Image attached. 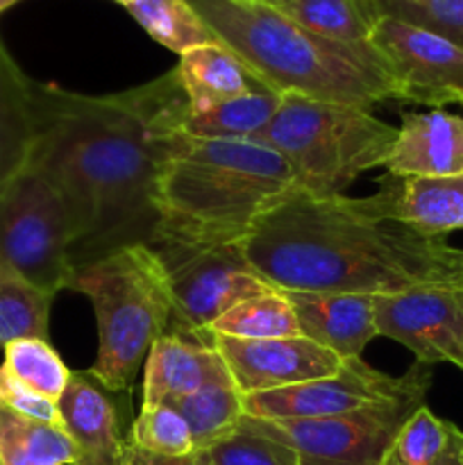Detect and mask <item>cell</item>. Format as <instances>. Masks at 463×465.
<instances>
[{"label": "cell", "mask_w": 463, "mask_h": 465, "mask_svg": "<svg viewBox=\"0 0 463 465\" xmlns=\"http://www.w3.org/2000/svg\"><path fill=\"white\" fill-rule=\"evenodd\" d=\"M461 459H463V450H461Z\"/></svg>", "instance_id": "f35d334b"}, {"label": "cell", "mask_w": 463, "mask_h": 465, "mask_svg": "<svg viewBox=\"0 0 463 465\" xmlns=\"http://www.w3.org/2000/svg\"><path fill=\"white\" fill-rule=\"evenodd\" d=\"M386 180L402 221L438 236L463 230V175L393 177L386 173Z\"/></svg>", "instance_id": "ffe728a7"}, {"label": "cell", "mask_w": 463, "mask_h": 465, "mask_svg": "<svg viewBox=\"0 0 463 465\" xmlns=\"http://www.w3.org/2000/svg\"><path fill=\"white\" fill-rule=\"evenodd\" d=\"M302 336L331 350L336 357L361 359L377 336L375 295L334 291H284Z\"/></svg>", "instance_id": "2e32d148"}, {"label": "cell", "mask_w": 463, "mask_h": 465, "mask_svg": "<svg viewBox=\"0 0 463 465\" xmlns=\"http://www.w3.org/2000/svg\"><path fill=\"white\" fill-rule=\"evenodd\" d=\"M427 393L311 420H261L245 416L241 430L289 445L304 465H379L381 454Z\"/></svg>", "instance_id": "ba28073f"}, {"label": "cell", "mask_w": 463, "mask_h": 465, "mask_svg": "<svg viewBox=\"0 0 463 465\" xmlns=\"http://www.w3.org/2000/svg\"><path fill=\"white\" fill-rule=\"evenodd\" d=\"M18 3H23V0H0V14L7 12V9H12L14 5H18Z\"/></svg>", "instance_id": "8d00e7d4"}, {"label": "cell", "mask_w": 463, "mask_h": 465, "mask_svg": "<svg viewBox=\"0 0 463 465\" xmlns=\"http://www.w3.org/2000/svg\"><path fill=\"white\" fill-rule=\"evenodd\" d=\"M0 402H3L5 407L14 409V411L23 413V416L36 418V420L44 422H53V425H62L57 402L44 398V395L32 391L27 384H23V381L18 380V377H14L3 363H0Z\"/></svg>", "instance_id": "d6a6232c"}, {"label": "cell", "mask_w": 463, "mask_h": 465, "mask_svg": "<svg viewBox=\"0 0 463 465\" xmlns=\"http://www.w3.org/2000/svg\"><path fill=\"white\" fill-rule=\"evenodd\" d=\"M172 293V322L193 331L209 327L236 304L272 291L252 271L239 245L207 250H154Z\"/></svg>", "instance_id": "30bf717a"}, {"label": "cell", "mask_w": 463, "mask_h": 465, "mask_svg": "<svg viewBox=\"0 0 463 465\" xmlns=\"http://www.w3.org/2000/svg\"><path fill=\"white\" fill-rule=\"evenodd\" d=\"M232 375L213 345L212 331L171 327L150 348L143 363V407L175 402Z\"/></svg>", "instance_id": "5bb4252c"}, {"label": "cell", "mask_w": 463, "mask_h": 465, "mask_svg": "<svg viewBox=\"0 0 463 465\" xmlns=\"http://www.w3.org/2000/svg\"><path fill=\"white\" fill-rule=\"evenodd\" d=\"M3 366L44 398L57 402L71 372L48 339H16L3 348Z\"/></svg>", "instance_id": "f1b7e54d"}, {"label": "cell", "mask_w": 463, "mask_h": 465, "mask_svg": "<svg viewBox=\"0 0 463 465\" xmlns=\"http://www.w3.org/2000/svg\"><path fill=\"white\" fill-rule=\"evenodd\" d=\"M461 450H463V431L458 430L457 436H454L452 445H449V450H448V452H445V457L440 459L438 465H463Z\"/></svg>", "instance_id": "e575fe53"}, {"label": "cell", "mask_w": 463, "mask_h": 465, "mask_svg": "<svg viewBox=\"0 0 463 465\" xmlns=\"http://www.w3.org/2000/svg\"><path fill=\"white\" fill-rule=\"evenodd\" d=\"M113 3H118V5H123V7H127V5H132V3H134V0H113Z\"/></svg>", "instance_id": "74e56055"}, {"label": "cell", "mask_w": 463, "mask_h": 465, "mask_svg": "<svg viewBox=\"0 0 463 465\" xmlns=\"http://www.w3.org/2000/svg\"><path fill=\"white\" fill-rule=\"evenodd\" d=\"M377 336L411 350L425 366L449 363L463 372V286H418L375 295Z\"/></svg>", "instance_id": "7c38bea8"}, {"label": "cell", "mask_w": 463, "mask_h": 465, "mask_svg": "<svg viewBox=\"0 0 463 465\" xmlns=\"http://www.w3.org/2000/svg\"><path fill=\"white\" fill-rule=\"evenodd\" d=\"M239 250L277 291L393 295L463 286V250L402 221L386 175L366 198L293 191Z\"/></svg>", "instance_id": "7a4b0ae2"}, {"label": "cell", "mask_w": 463, "mask_h": 465, "mask_svg": "<svg viewBox=\"0 0 463 465\" xmlns=\"http://www.w3.org/2000/svg\"><path fill=\"white\" fill-rule=\"evenodd\" d=\"M431 366L416 361L404 375H386L363 359H345L334 375L266 393L243 395L245 416L261 420H311L427 393Z\"/></svg>", "instance_id": "9c48e42d"}, {"label": "cell", "mask_w": 463, "mask_h": 465, "mask_svg": "<svg viewBox=\"0 0 463 465\" xmlns=\"http://www.w3.org/2000/svg\"><path fill=\"white\" fill-rule=\"evenodd\" d=\"M77 450L62 425L23 416L0 402V465H75Z\"/></svg>", "instance_id": "7402d4cb"}, {"label": "cell", "mask_w": 463, "mask_h": 465, "mask_svg": "<svg viewBox=\"0 0 463 465\" xmlns=\"http://www.w3.org/2000/svg\"><path fill=\"white\" fill-rule=\"evenodd\" d=\"M209 331L213 336H230V339L243 341L295 339V336H302L293 304L289 302L284 291L277 289L236 304L234 309L222 313L209 327Z\"/></svg>", "instance_id": "484cf974"}, {"label": "cell", "mask_w": 463, "mask_h": 465, "mask_svg": "<svg viewBox=\"0 0 463 465\" xmlns=\"http://www.w3.org/2000/svg\"><path fill=\"white\" fill-rule=\"evenodd\" d=\"M213 345L225 361L232 381L243 395L320 380L334 375L343 366V359L307 336L266 341L213 336Z\"/></svg>", "instance_id": "4fadbf2b"}, {"label": "cell", "mask_w": 463, "mask_h": 465, "mask_svg": "<svg viewBox=\"0 0 463 465\" xmlns=\"http://www.w3.org/2000/svg\"><path fill=\"white\" fill-rule=\"evenodd\" d=\"M125 9L157 44L177 54L218 44L212 27L189 0H134Z\"/></svg>", "instance_id": "4316f807"}, {"label": "cell", "mask_w": 463, "mask_h": 465, "mask_svg": "<svg viewBox=\"0 0 463 465\" xmlns=\"http://www.w3.org/2000/svg\"><path fill=\"white\" fill-rule=\"evenodd\" d=\"M457 431V425L440 420L429 407L422 404L399 427L395 439L381 454L379 465H438Z\"/></svg>", "instance_id": "83f0119b"}, {"label": "cell", "mask_w": 463, "mask_h": 465, "mask_svg": "<svg viewBox=\"0 0 463 465\" xmlns=\"http://www.w3.org/2000/svg\"><path fill=\"white\" fill-rule=\"evenodd\" d=\"M398 89V100L427 107L463 104V48L452 41L381 16L370 36Z\"/></svg>", "instance_id": "8fae6325"}, {"label": "cell", "mask_w": 463, "mask_h": 465, "mask_svg": "<svg viewBox=\"0 0 463 465\" xmlns=\"http://www.w3.org/2000/svg\"><path fill=\"white\" fill-rule=\"evenodd\" d=\"M34 86L0 36V186L30 163L39 132Z\"/></svg>", "instance_id": "ac0fdd59"}, {"label": "cell", "mask_w": 463, "mask_h": 465, "mask_svg": "<svg viewBox=\"0 0 463 465\" xmlns=\"http://www.w3.org/2000/svg\"><path fill=\"white\" fill-rule=\"evenodd\" d=\"M127 443L162 457H186L193 454V439L186 420L172 404L141 407V413L132 422Z\"/></svg>", "instance_id": "f546056e"}, {"label": "cell", "mask_w": 463, "mask_h": 465, "mask_svg": "<svg viewBox=\"0 0 463 465\" xmlns=\"http://www.w3.org/2000/svg\"><path fill=\"white\" fill-rule=\"evenodd\" d=\"M195 454L202 465H304L302 457L289 445L245 430Z\"/></svg>", "instance_id": "4dcf8cb0"}, {"label": "cell", "mask_w": 463, "mask_h": 465, "mask_svg": "<svg viewBox=\"0 0 463 465\" xmlns=\"http://www.w3.org/2000/svg\"><path fill=\"white\" fill-rule=\"evenodd\" d=\"M73 232L62 195L25 168L0 186V257L50 295L71 286Z\"/></svg>", "instance_id": "52a82bcc"}, {"label": "cell", "mask_w": 463, "mask_h": 465, "mask_svg": "<svg viewBox=\"0 0 463 465\" xmlns=\"http://www.w3.org/2000/svg\"><path fill=\"white\" fill-rule=\"evenodd\" d=\"M379 16L425 27L463 48V0H375Z\"/></svg>", "instance_id": "1f68e13d"}, {"label": "cell", "mask_w": 463, "mask_h": 465, "mask_svg": "<svg viewBox=\"0 0 463 465\" xmlns=\"http://www.w3.org/2000/svg\"><path fill=\"white\" fill-rule=\"evenodd\" d=\"M175 71L191 112H200L212 104L266 89L222 44L200 45L180 54Z\"/></svg>", "instance_id": "d6986e66"}, {"label": "cell", "mask_w": 463, "mask_h": 465, "mask_svg": "<svg viewBox=\"0 0 463 465\" xmlns=\"http://www.w3.org/2000/svg\"><path fill=\"white\" fill-rule=\"evenodd\" d=\"M252 3L263 5V7L277 9V12H286V9H289L295 0H252Z\"/></svg>", "instance_id": "d590c367"}, {"label": "cell", "mask_w": 463, "mask_h": 465, "mask_svg": "<svg viewBox=\"0 0 463 465\" xmlns=\"http://www.w3.org/2000/svg\"><path fill=\"white\" fill-rule=\"evenodd\" d=\"M218 44L275 94H295L370 112L398 89L370 44H340L304 30L284 12L252 0H189Z\"/></svg>", "instance_id": "277c9868"}, {"label": "cell", "mask_w": 463, "mask_h": 465, "mask_svg": "<svg viewBox=\"0 0 463 465\" xmlns=\"http://www.w3.org/2000/svg\"><path fill=\"white\" fill-rule=\"evenodd\" d=\"M112 391L89 371L71 372L66 391L57 400L59 418L77 450L75 465H121L127 448L121 413Z\"/></svg>", "instance_id": "9a60e30c"}, {"label": "cell", "mask_w": 463, "mask_h": 465, "mask_svg": "<svg viewBox=\"0 0 463 465\" xmlns=\"http://www.w3.org/2000/svg\"><path fill=\"white\" fill-rule=\"evenodd\" d=\"M168 404H172L189 425L195 452L236 434L245 418L243 393L232 380L209 384L193 395Z\"/></svg>", "instance_id": "603a6c76"}, {"label": "cell", "mask_w": 463, "mask_h": 465, "mask_svg": "<svg viewBox=\"0 0 463 465\" xmlns=\"http://www.w3.org/2000/svg\"><path fill=\"white\" fill-rule=\"evenodd\" d=\"M53 298L0 257V348L16 339H48Z\"/></svg>", "instance_id": "cb8c5ba5"}, {"label": "cell", "mask_w": 463, "mask_h": 465, "mask_svg": "<svg viewBox=\"0 0 463 465\" xmlns=\"http://www.w3.org/2000/svg\"><path fill=\"white\" fill-rule=\"evenodd\" d=\"M293 191L291 166L268 145L182 136L159 177V225L150 248L241 245Z\"/></svg>", "instance_id": "3957f363"}, {"label": "cell", "mask_w": 463, "mask_h": 465, "mask_svg": "<svg viewBox=\"0 0 463 465\" xmlns=\"http://www.w3.org/2000/svg\"><path fill=\"white\" fill-rule=\"evenodd\" d=\"M398 127L368 109L284 94L272 121L250 141L280 153L295 186L311 195H343L361 173L384 166Z\"/></svg>", "instance_id": "8992f818"}, {"label": "cell", "mask_w": 463, "mask_h": 465, "mask_svg": "<svg viewBox=\"0 0 463 465\" xmlns=\"http://www.w3.org/2000/svg\"><path fill=\"white\" fill-rule=\"evenodd\" d=\"M280 104L281 94L257 89L200 112L189 109L182 121V134L207 141H250L272 121Z\"/></svg>", "instance_id": "44dd1931"}, {"label": "cell", "mask_w": 463, "mask_h": 465, "mask_svg": "<svg viewBox=\"0 0 463 465\" xmlns=\"http://www.w3.org/2000/svg\"><path fill=\"white\" fill-rule=\"evenodd\" d=\"M71 291L86 295L98 322L91 375L112 393L132 386L154 341L171 327L168 272L150 245H130L73 268Z\"/></svg>", "instance_id": "5b68a950"}, {"label": "cell", "mask_w": 463, "mask_h": 465, "mask_svg": "<svg viewBox=\"0 0 463 465\" xmlns=\"http://www.w3.org/2000/svg\"><path fill=\"white\" fill-rule=\"evenodd\" d=\"M384 168L393 177L463 175V116L443 109L402 112Z\"/></svg>", "instance_id": "e0dca14e"}, {"label": "cell", "mask_w": 463, "mask_h": 465, "mask_svg": "<svg viewBox=\"0 0 463 465\" xmlns=\"http://www.w3.org/2000/svg\"><path fill=\"white\" fill-rule=\"evenodd\" d=\"M121 465H202L198 454H186V457H162V454L148 452L136 445L127 443Z\"/></svg>", "instance_id": "836d02e7"}, {"label": "cell", "mask_w": 463, "mask_h": 465, "mask_svg": "<svg viewBox=\"0 0 463 465\" xmlns=\"http://www.w3.org/2000/svg\"><path fill=\"white\" fill-rule=\"evenodd\" d=\"M39 132L27 168L62 195L73 268L153 245L163 163L182 141L189 100L177 71L107 95L36 82Z\"/></svg>", "instance_id": "6da1fadb"}, {"label": "cell", "mask_w": 463, "mask_h": 465, "mask_svg": "<svg viewBox=\"0 0 463 465\" xmlns=\"http://www.w3.org/2000/svg\"><path fill=\"white\" fill-rule=\"evenodd\" d=\"M284 14L304 30L340 44H370L381 18L375 0H295Z\"/></svg>", "instance_id": "d4e9b609"}]
</instances>
